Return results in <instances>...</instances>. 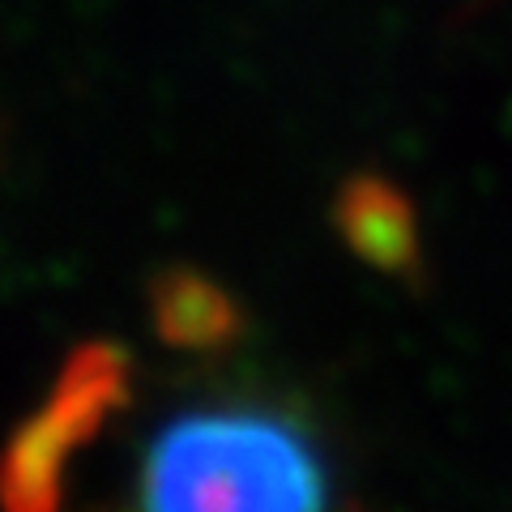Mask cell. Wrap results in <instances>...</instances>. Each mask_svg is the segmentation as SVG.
Masks as SVG:
<instances>
[{"label":"cell","mask_w":512,"mask_h":512,"mask_svg":"<svg viewBox=\"0 0 512 512\" xmlns=\"http://www.w3.org/2000/svg\"><path fill=\"white\" fill-rule=\"evenodd\" d=\"M124 512H333V470L295 410L205 402L146 440Z\"/></svg>","instance_id":"1"},{"label":"cell","mask_w":512,"mask_h":512,"mask_svg":"<svg viewBox=\"0 0 512 512\" xmlns=\"http://www.w3.org/2000/svg\"><path fill=\"white\" fill-rule=\"evenodd\" d=\"M133 402V359L120 342H82L52 389L0 444V512H60L73 461Z\"/></svg>","instance_id":"2"},{"label":"cell","mask_w":512,"mask_h":512,"mask_svg":"<svg viewBox=\"0 0 512 512\" xmlns=\"http://www.w3.org/2000/svg\"><path fill=\"white\" fill-rule=\"evenodd\" d=\"M333 222H338L342 244L380 274L414 278L423 269L419 218H414L410 197L389 175H350L338 188V201H333Z\"/></svg>","instance_id":"3"},{"label":"cell","mask_w":512,"mask_h":512,"mask_svg":"<svg viewBox=\"0 0 512 512\" xmlns=\"http://www.w3.org/2000/svg\"><path fill=\"white\" fill-rule=\"evenodd\" d=\"M150 325L175 350H222L239 342L244 312L218 278L171 265L150 282Z\"/></svg>","instance_id":"4"}]
</instances>
